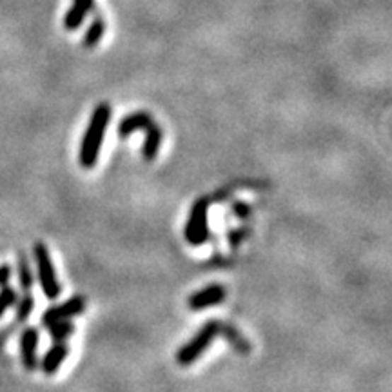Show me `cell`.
<instances>
[{
  "mask_svg": "<svg viewBox=\"0 0 392 392\" xmlns=\"http://www.w3.org/2000/svg\"><path fill=\"white\" fill-rule=\"evenodd\" d=\"M109 122H111V105L108 102H102L93 111L91 120H89L86 133L82 137V142H80L79 162L83 169H93L98 162Z\"/></svg>",
  "mask_w": 392,
  "mask_h": 392,
  "instance_id": "cell-1",
  "label": "cell"
},
{
  "mask_svg": "<svg viewBox=\"0 0 392 392\" xmlns=\"http://www.w3.org/2000/svg\"><path fill=\"white\" fill-rule=\"evenodd\" d=\"M218 325H220L218 320H209L188 343L180 347L178 352H176V363H178L180 367H189L207 351L209 345L218 336Z\"/></svg>",
  "mask_w": 392,
  "mask_h": 392,
  "instance_id": "cell-2",
  "label": "cell"
},
{
  "mask_svg": "<svg viewBox=\"0 0 392 392\" xmlns=\"http://www.w3.org/2000/svg\"><path fill=\"white\" fill-rule=\"evenodd\" d=\"M209 207H211V198H207V196L196 198L195 204H192L184 229V238L189 246H204L211 236L209 234Z\"/></svg>",
  "mask_w": 392,
  "mask_h": 392,
  "instance_id": "cell-3",
  "label": "cell"
},
{
  "mask_svg": "<svg viewBox=\"0 0 392 392\" xmlns=\"http://www.w3.org/2000/svg\"><path fill=\"white\" fill-rule=\"evenodd\" d=\"M33 256L37 262V276L40 282V287L50 300H57L62 292V285H60L57 272H54L53 260H51L50 249L46 243L37 242L33 247Z\"/></svg>",
  "mask_w": 392,
  "mask_h": 392,
  "instance_id": "cell-4",
  "label": "cell"
},
{
  "mask_svg": "<svg viewBox=\"0 0 392 392\" xmlns=\"http://www.w3.org/2000/svg\"><path fill=\"white\" fill-rule=\"evenodd\" d=\"M86 305H88V301H86V298L82 294H75V296L67 298L66 301H62L59 305H51L50 309L42 313V325L47 327L51 323H54V321L71 320V318L79 316V314H82L86 311Z\"/></svg>",
  "mask_w": 392,
  "mask_h": 392,
  "instance_id": "cell-5",
  "label": "cell"
},
{
  "mask_svg": "<svg viewBox=\"0 0 392 392\" xmlns=\"http://www.w3.org/2000/svg\"><path fill=\"white\" fill-rule=\"evenodd\" d=\"M227 289L221 284H211L207 287L200 289V291L192 292L188 298V307L191 311H204L211 309L214 305L226 301Z\"/></svg>",
  "mask_w": 392,
  "mask_h": 392,
  "instance_id": "cell-6",
  "label": "cell"
},
{
  "mask_svg": "<svg viewBox=\"0 0 392 392\" xmlns=\"http://www.w3.org/2000/svg\"><path fill=\"white\" fill-rule=\"evenodd\" d=\"M38 329L37 327H25L21 334V358L25 371L33 372L38 367Z\"/></svg>",
  "mask_w": 392,
  "mask_h": 392,
  "instance_id": "cell-7",
  "label": "cell"
},
{
  "mask_svg": "<svg viewBox=\"0 0 392 392\" xmlns=\"http://www.w3.org/2000/svg\"><path fill=\"white\" fill-rule=\"evenodd\" d=\"M67 354H69V345L66 342H54V345L51 349H47L42 362L38 363V367H40V371L46 376H53L54 372H59V369L62 367V363L67 358Z\"/></svg>",
  "mask_w": 392,
  "mask_h": 392,
  "instance_id": "cell-8",
  "label": "cell"
},
{
  "mask_svg": "<svg viewBox=\"0 0 392 392\" xmlns=\"http://www.w3.org/2000/svg\"><path fill=\"white\" fill-rule=\"evenodd\" d=\"M153 117L147 111H134V113H129L127 117H124L118 124V137L127 138L131 137L137 131H144L149 124H153Z\"/></svg>",
  "mask_w": 392,
  "mask_h": 392,
  "instance_id": "cell-9",
  "label": "cell"
},
{
  "mask_svg": "<svg viewBox=\"0 0 392 392\" xmlns=\"http://www.w3.org/2000/svg\"><path fill=\"white\" fill-rule=\"evenodd\" d=\"M218 336H221V338L226 340V342L229 343L231 347H233L238 354L247 356L250 352L249 340H247L246 336H243V334L233 325V323H226V321H220V325H218Z\"/></svg>",
  "mask_w": 392,
  "mask_h": 392,
  "instance_id": "cell-10",
  "label": "cell"
},
{
  "mask_svg": "<svg viewBox=\"0 0 392 392\" xmlns=\"http://www.w3.org/2000/svg\"><path fill=\"white\" fill-rule=\"evenodd\" d=\"M95 0H73L71 8L67 9L66 17H64V28L67 31H76L83 24L88 13L93 9Z\"/></svg>",
  "mask_w": 392,
  "mask_h": 392,
  "instance_id": "cell-11",
  "label": "cell"
},
{
  "mask_svg": "<svg viewBox=\"0 0 392 392\" xmlns=\"http://www.w3.org/2000/svg\"><path fill=\"white\" fill-rule=\"evenodd\" d=\"M144 133H146V137H144V144H142V156L147 160V162H151V160L156 158L160 146H162V140H163L162 127L153 122V124H149L146 129H144Z\"/></svg>",
  "mask_w": 392,
  "mask_h": 392,
  "instance_id": "cell-12",
  "label": "cell"
},
{
  "mask_svg": "<svg viewBox=\"0 0 392 392\" xmlns=\"http://www.w3.org/2000/svg\"><path fill=\"white\" fill-rule=\"evenodd\" d=\"M17 269H18V284H21V289L24 292H31V289H33V284H35V275H33V269H31L30 260H28V256H25L24 253L18 255Z\"/></svg>",
  "mask_w": 392,
  "mask_h": 392,
  "instance_id": "cell-13",
  "label": "cell"
},
{
  "mask_svg": "<svg viewBox=\"0 0 392 392\" xmlns=\"http://www.w3.org/2000/svg\"><path fill=\"white\" fill-rule=\"evenodd\" d=\"M105 35V22L102 17H96L91 24L88 25V30L83 33V47H95L98 42L102 40V37Z\"/></svg>",
  "mask_w": 392,
  "mask_h": 392,
  "instance_id": "cell-14",
  "label": "cell"
},
{
  "mask_svg": "<svg viewBox=\"0 0 392 392\" xmlns=\"http://www.w3.org/2000/svg\"><path fill=\"white\" fill-rule=\"evenodd\" d=\"M50 327V336L53 342H66L67 338H71L73 333H75V325H73L69 320L54 321Z\"/></svg>",
  "mask_w": 392,
  "mask_h": 392,
  "instance_id": "cell-15",
  "label": "cell"
},
{
  "mask_svg": "<svg viewBox=\"0 0 392 392\" xmlns=\"http://www.w3.org/2000/svg\"><path fill=\"white\" fill-rule=\"evenodd\" d=\"M15 305H17V309H15V318H17L18 323H22V321L30 320V316L33 314L35 309V298L31 296V292H24V296L17 301H15Z\"/></svg>",
  "mask_w": 392,
  "mask_h": 392,
  "instance_id": "cell-16",
  "label": "cell"
},
{
  "mask_svg": "<svg viewBox=\"0 0 392 392\" xmlns=\"http://www.w3.org/2000/svg\"><path fill=\"white\" fill-rule=\"evenodd\" d=\"M17 298H18L17 291H15L13 287H9V285H6V287L0 289V318L4 316L6 311H8L9 307L15 305Z\"/></svg>",
  "mask_w": 392,
  "mask_h": 392,
  "instance_id": "cell-17",
  "label": "cell"
},
{
  "mask_svg": "<svg viewBox=\"0 0 392 392\" xmlns=\"http://www.w3.org/2000/svg\"><path fill=\"white\" fill-rule=\"evenodd\" d=\"M247 236H249V229H246V227L231 229L229 233H227V240H229V246L233 247V249H236V247L240 246Z\"/></svg>",
  "mask_w": 392,
  "mask_h": 392,
  "instance_id": "cell-18",
  "label": "cell"
},
{
  "mask_svg": "<svg viewBox=\"0 0 392 392\" xmlns=\"http://www.w3.org/2000/svg\"><path fill=\"white\" fill-rule=\"evenodd\" d=\"M233 211L238 214V217L242 218V220H247V218L250 217V213H253L249 205H247L246 202H240V200L233 202Z\"/></svg>",
  "mask_w": 392,
  "mask_h": 392,
  "instance_id": "cell-19",
  "label": "cell"
},
{
  "mask_svg": "<svg viewBox=\"0 0 392 392\" xmlns=\"http://www.w3.org/2000/svg\"><path fill=\"white\" fill-rule=\"evenodd\" d=\"M11 278V267H9L8 263H2L0 265V287H6Z\"/></svg>",
  "mask_w": 392,
  "mask_h": 392,
  "instance_id": "cell-20",
  "label": "cell"
}]
</instances>
